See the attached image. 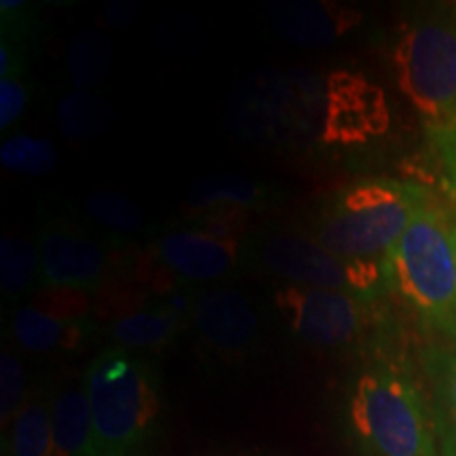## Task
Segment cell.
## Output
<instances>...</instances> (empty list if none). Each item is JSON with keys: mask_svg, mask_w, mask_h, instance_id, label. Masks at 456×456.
I'll list each match as a JSON object with an SVG mask.
<instances>
[{"mask_svg": "<svg viewBox=\"0 0 456 456\" xmlns=\"http://www.w3.org/2000/svg\"><path fill=\"white\" fill-rule=\"evenodd\" d=\"M226 125L273 151L366 144L389 129L383 89L349 70L260 68L232 89Z\"/></svg>", "mask_w": 456, "mask_h": 456, "instance_id": "6da1fadb", "label": "cell"}, {"mask_svg": "<svg viewBox=\"0 0 456 456\" xmlns=\"http://www.w3.org/2000/svg\"><path fill=\"white\" fill-rule=\"evenodd\" d=\"M391 340L374 346L349 397V427L366 456H442L444 431L423 385Z\"/></svg>", "mask_w": 456, "mask_h": 456, "instance_id": "7a4b0ae2", "label": "cell"}, {"mask_svg": "<svg viewBox=\"0 0 456 456\" xmlns=\"http://www.w3.org/2000/svg\"><path fill=\"white\" fill-rule=\"evenodd\" d=\"M452 220L429 195L385 254V289L414 317L425 338L456 336V254Z\"/></svg>", "mask_w": 456, "mask_h": 456, "instance_id": "3957f363", "label": "cell"}, {"mask_svg": "<svg viewBox=\"0 0 456 456\" xmlns=\"http://www.w3.org/2000/svg\"><path fill=\"white\" fill-rule=\"evenodd\" d=\"M427 199L429 192L412 182H351L319 208L309 235L340 258L383 260Z\"/></svg>", "mask_w": 456, "mask_h": 456, "instance_id": "277c9868", "label": "cell"}, {"mask_svg": "<svg viewBox=\"0 0 456 456\" xmlns=\"http://www.w3.org/2000/svg\"><path fill=\"white\" fill-rule=\"evenodd\" d=\"M83 379L94 414L95 456L138 454L161 414L152 368L129 349L106 346Z\"/></svg>", "mask_w": 456, "mask_h": 456, "instance_id": "5b68a950", "label": "cell"}, {"mask_svg": "<svg viewBox=\"0 0 456 456\" xmlns=\"http://www.w3.org/2000/svg\"><path fill=\"white\" fill-rule=\"evenodd\" d=\"M395 83L429 140L456 134V9L410 21L391 51Z\"/></svg>", "mask_w": 456, "mask_h": 456, "instance_id": "8992f818", "label": "cell"}, {"mask_svg": "<svg viewBox=\"0 0 456 456\" xmlns=\"http://www.w3.org/2000/svg\"><path fill=\"white\" fill-rule=\"evenodd\" d=\"M273 305L296 338L317 349L340 351L372 340V346L391 340L393 326L383 300L322 288L281 283L273 289Z\"/></svg>", "mask_w": 456, "mask_h": 456, "instance_id": "52a82bcc", "label": "cell"}, {"mask_svg": "<svg viewBox=\"0 0 456 456\" xmlns=\"http://www.w3.org/2000/svg\"><path fill=\"white\" fill-rule=\"evenodd\" d=\"M260 266L285 283L346 292L363 300H383V260L340 258L305 232L279 231L256 245Z\"/></svg>", "mask_w": 456, "mask_h": 456, "instance_id": "ba28073f", "label": "cell"}, {"mask_svg": "<svg viewBox=\"0 0 456 456\" xmlns=\"http://www.w3.org/2000/svg\"><path fill=\"white\" fill-rule=\"evenodd\" d=\"M95 300L89 292L43 285L11 315V336L24 351H77L94 332Z\"/></svg>", "mask_w": 456, "mask_h": 456, "instance_id": "9c48e42d", "label": "cell"}, {"mask_svg": "<svg viewBox=\"0 0 456 456\" xmlns=\"http://www.w3.org/2000/svg\"><path fill=\"white\" fill-rule=\"evenodd\" d=\"M37 248L41 256L43 285L91 294L106 281L110 258L104 243L91 235L78 216H47L38 228Z\"/></svg>", "mask_w": 456, "mask_h": 456, "instance_id": "30bf717a", "label": "cell"}, {"mask_svg": "<svg viewBox=\"0 0 456 456\" xmlns=\"http://www.w3.org/2000/svg\"><path fill=\"white\" fill-rule=\"evenodd\" d=\"M192 322L199 338L222 357H243L254 349L262 326L254 302L243 292L216 288L192 302Z\"/></svg>", "mask_w": 456, "mask_h": 456, "instance_id": "8fae6325", "label": "cell"}, {"mask_svg": "<svg viewBox=\"0 0 456 456\" xmlns=\"http://www.w3.org/2000/svg\"><path fill=\"white\" fill-rule=\"evenodd\" d=\"M151 252L178 283H209L237 269L241 243L222 241L195 228H178L159 237Z\"/></svg>", "mask_w": 456, "mask_h": 456, "instance_id": "7c38bea8", "label": "cell"}, {"mask_svg": "<svg viewBox=\"0 0 456 456\" xmlns=\"http://www.w3.org/2000/svg\"><path fill=\"white\" fill-rule=\"evenodd\" d=\"M266 15L279 37L302 49L328 47L362 20L359 11L328 0H279Z\"/></svg>", "mask_w": 456, "mask_h": 456, "instance_id": "4fadbf2b", "label": "cell"}, {"mask_svg": "<svg viewBox=\"0 0 456 456\" xmlns=\"http://www.w3.org/2000/svg\"><path fill=\"white\" fill-rule=\"evenodd\" d=\"M188 315L184 294L174 292L151 300L140 309L112 319L110 336L117 346L129 351H159L174 342Z\"/></svg>", "mask_w": 456, "mask_h": 456, "instance_id": "5bb4252c", "label": "cell"}, {"mask_svg": "<svg viewBox=\"0 0 456 456\" xmlns=\"http://www.w3.org/2000/svg\"><path fill=\"white\" fill-rule=\"evenodd\" d=\"M53 456H95L94 414L85 379L53 391Z\"/></svg>", "mask_w": 456, "mask_h": 456, "instance_id": "9a60e30c", "label": "cell"}, {"mask_svg": "<svg viewBox=\"0 0 456 456\" xmlns=\"http://www.w3.org/2000/svg\"><path fill=\"white\" fill-rule=\"evenodd\" d=\"M277 192L269 184H262L248 175L214 174L192 184L186 195V209L191 218L222 208L254 212L271 205Z\"/></svg>", "mask_w": 456, "mask_h": 456, "instance_id": "2e32d148", "label": "cell"}, {"mask_svg": "<svg viewBox=\"0 0 456 456\" xmlns=\"http://www.w3.org/2000/svg\"><path fill=\"white\" fill-rule=\"evenodd\" d=\"M423 368L436 391V410L442 423L444 440L446 427L452 431L450 440L456 444V336L425 338Z\"/></svg>", "mask_w": 456, "mask_h": 456, "instance_id": "e0dca14e", "label": "cell"}, {"mask_svg": "<svg viewBox=\"0 0 456 456\" xmlns=\"http://www.w3.org/2000/svg\"><path fill=\"white\" fill-rule=\"evenodd\" d=\"M53 391L37 389L26 399L24 408L11 423L9 448L13 456H53V427H51Z\"/></svg>", "mask_w": 456, "mask_h": 456, "instance_id": "ac0fdd59", "label": "cell"}, {"mask_svg": "<svg viewBox=\"0 0 456 456\" xmlns=\"http://www.w3.org/2000/svg\"><path fill=\"white\" fill-rule=\"evenodd\" d=\"M57 125L70 140H95L112 129L114 110L100 95L77 89L57 106Z\"/></svg>", "mask_w": 456, "mask_h": 456, "instance_id": "d6986e66", "label": "cell"}, {"mask_svg": "<svg viewBox=\"0 0 456 456\" xmlns=\"http://www.w3.org/2000/svg\"><path fill=\"white\" fill-rule=\"evenodd\" d=\"M41 279V256L30 239L4 235L0 239V285L7 298L32 296Z\"/></svg>", "mask_w": 456, "mask_h": 456, "instance_id": "ffe728a7", "label": "cell"}, {"mask_svg": "<svg viewBox=\"0 0 456 456\" xmlns=\"http://www.w3.org/2000/svg\"><path fill=\"white\" fill-rule=\"evenodd\" d=\"M112 66V41L102 30H83L68 47L72 83L81 91L104 81Z\"/></svg>", "mask_w": 456, "mask_h": 456, "instance_id": "44dd1931", "label": "cell"}, {"mask_svg": "<svg viewBox=\"0 0 456 456\" xmlns=\"http://www.w3.org/2000/svg\"><path fill=\"white\" fill-rule=\"evenodd\" d=\"M83 214L114 235H134L148 226L144 209L131 197L114 191H95L85 197Z\"/></svg>", "mask_w": 456, "mask_h": 456, "instance_id": "7402d4cb", "label": "cell"}, {"mask_svg": "<svg viewBox=\"0 0 456 456\" xmlns=\"http://www.w3.org/2000/svg\"><path fill=\"white\" fill-rule=\"evenodd\" d=\"M57 151L53 142L47 138H37V135L17 134L0 146V163L3 167L15 174L30 175V178H41L51 174L57 167Z\"/></svg>", "mask_w": 456, "mask_h": 456, "instance_id": "603a6c76", "label": "cell"}, {"mask_svg": "<svg viewBox=\"0 0 456 456\" xmlns=\"http://www.w3.org/2000/svg\"><path fill=\"white\" fill-rule=\"evenodd\" d=\"M28 397L30 393H28L24 362L13 346L4 345L0 353V423H3V431L13 423Z\"/></svg>", "mask_w": 456, "mask_h": 456, "instance_id": "cb8c5ba5", "label": "cell"}, {"mask_svg": "<svg viewBox=\"0 0 456 456\" xmlns=\"http://www.w3.org/2000/svg\"><path fill=\"white\" fill-rule=\"evenodd\" d=\"M249 214L245 209H232V208H222L212 209V212H205L201 216H195L192 226L195 231H201L205 235H212L222 241H239L243 243L245 232L249 226Z\"/></svg>", "mask_w": 456, "mask_h": 456, "instance_id": "d4e9b609", "label": "cell"}, {"mask_svg": "<svg viewBox=\"0 0 456 456\" xmlns=\"http://www.w3.org/2000/svg\"><path fill=\"white\" fill-rule=\"evenodd\" d=\"M32 100V85L28 83L26 74L21 77L0 78V131H7L26 112Z\"/></svg>", "mask_w": 456, "mask_h": 456, "instance_id": "484cf974", "label": "cell"}, {"mask_svg": "<svg viewBox=\"0 0 456 456\" xmlns=\"http://www.w3.org/2000/svg\"><path fill=\"white\" fill-rule=\"evenodd\" d=\"M429 144L433 146V152H436L437 159H440L448 191L456 199V134L429 140Z\"/></svg>", "mask_w": 456, "mask_h": 456, "instance_id": "4316f807", "label": "cell"}, {"mask_svg": "<svg viewBox=\"0 0 456 456\" xmlns=\"http://www.w3.org/2000/svg\"><path fill=\"white\" fill-rule=\"evenodd\" d=\"M142 3H114L104 11L106 21L114 28H127L140 15Z\"/></svg>", "mask_w": 456, "mask_h": 456, "instance_id": "83f0119b", "label": "cell"}, {"mask_svg": "<svg viewBox=\"0 0 456 456\" xmlns=\"http://www.w3.org/2000/svg\"><path fill=\"white\" fill-rule=\"evenodd\" d=\"M0 456H13V454H11L7 436H3V442H0Z\"/></svg>", "mask_w": 456, "mask_h": 456, "instance_id": "f1b7e54d", "label": "cell"}, {"mask_svg": "<svg viewBox=\"0 0 456 456\" xmlns=\"http://www.w3.org/2000/svg\"><path fill=\"white\" fill-rule=\"evenodd\" d=\"M450 232H452V243H454V254H456V220H452V226H450Z\"/></svg>", "mask_w": 456, "mask_h": 456, "instance_id": "f546056e", "label": "cell"}, {"mask_svg": "<svg viewBox=\"0 0 456 456\" xmlns=\"http://www.w3.org/2000/svg\"><path fill=\"white\" fill-rule=\"evenodd\" d=\"M454 9H456V7H454Z\"/></svg>", "mask_w": 456, "mask_h": 456, "instance_id": "4dcf8cb0", "label": "cell"}]
</instances>
